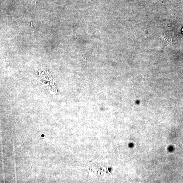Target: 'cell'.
Listing matches in <instances>:
<instances>
[{"label":"cell","mask_w":183,"mask_h":183,"mask_svg":"<svg viewBox=\"0 0 183 183\" xmlns=\"http://www.w3.org/2000/svg\"><path fill=\"white\" fill-rule=\"evenodd\" d=\"M32 1L33 3L34 4V3L35 4H36V2L37 0H32Z\"/></svg>","instance_id":"1"}]
</instances>
